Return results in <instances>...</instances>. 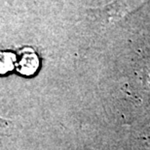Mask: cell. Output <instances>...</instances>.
<instances>
[{"label":"cell","instance_id":"3","mask_svg":"<svg viewBox=\"0 0 150 150\" xmlns=\"http://www.w3.org/2000/svg\"><path fill=\"white\" fill-rule=\"evenodd\" d=\"M17 56L8 50H0V74L4 75L15 68Z\"/></svg>","mask_w":150,"mask_h":150},{"label":"cell","instance_id":"2","mask_svg":"<svg viewBox=\"0 0 150 150\" xmlns=\"http://www.w3.org/2000/svg\"><path fill=\"white\" fill-rule=\"evenodd\" d=\"M39 58L33 50L25 49L22 52L17 69L22 75L31 76L39 68Z\"/></svg>","mask_w":150,"mask_h":150},{"label":"cell","instance_id":"1","mask_svg":"<svg viewBox=\"0 0 150 150\" xmlns=\"http://www.w3.org/2000/svg\"><path fill=\"white\" fill-rule=\"evenodd\" d=\"M146 0H115L101 8L91 11L101 21L115 22L139 8Z\"/></svg>","mask_w":150,"mask_h":150},{"label":"cell","instance_id":"4","mask_svg":"<svg viewBox=\"0 0 150 150\" xmlns=\"http://www.w3.org/2000/svg\"><path fill=\"white\" fill-rule=\"evenodd\" d=\"M9 124H10V122L7 120H5L4 118H1L0 117V129L2 128H7V126H9Z\"/></svg>","mask_w":150,"mask_h":150}]
</instances>
